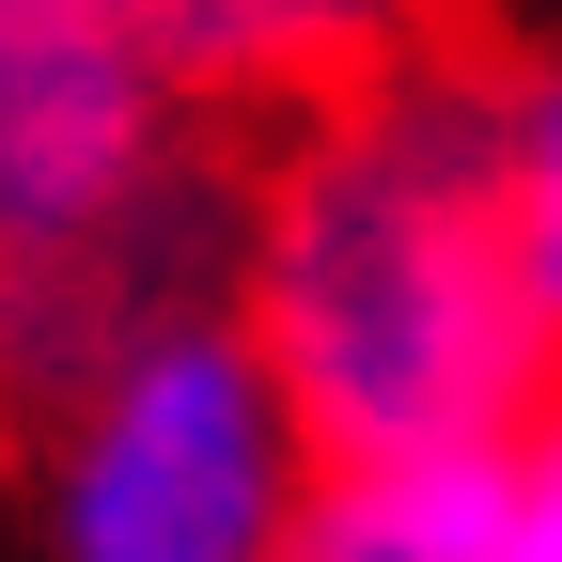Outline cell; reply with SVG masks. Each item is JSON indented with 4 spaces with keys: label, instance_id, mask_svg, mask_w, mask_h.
<instances>
[{
    "label": "cell",
    "instance_id": "1",
    "mask_svg": "<svg viewBox=\"0 0 562 562\" xmlns=\"http://www.w3.org/2000/svg\"><path fill=\"white\" fill-rule=\"evenodd\" d=\"M235 328L328 469H484L562 391V328L531 313L501 235L484 47H422L391 79L266 125L235 172Z\"/></svg>",
    "mask_w": 562,
    "mask_h": 562
},
{
    "label": "cell",
    "instance_id": "2",
    "mask_svg": "<svg viewBox=\"0 0 562 562\" xmlns=\"http://www.w3.org/2000/svg\"><path fill=\"white\" fill-rule=\"evenodd\" d=\"M313 484L328 453L281 406L235 297H157L32 391V547L47 562H281Z\"/></svg>",
    "mask_w": 562,
    "mask_h": 562
},
{
    "label": "cell",
    "instance_id": "3",
    "mask_svg": "<svg viewBox=\"0 0 562 562\" xmlns=\"http://www.w3.org/2000/svg\"><path fill=\"white\" fill-rule=\"evenodd\" d=\"M188 125H297L391 63L453 47V0H110Z\"/></svg>",
    "mask_w": 562,
    "mask_h": 562
},
{
    "label": "cell",
    "instance_id": "4",
    "mask_svg": "<svg viewBox=\"0 0 562 562\" xmlns=\"http://www.w3.org/2000/svg\"><path fill=\"white\" fill-rule=\"evenodd\" d=\"M484 140H501V235L531 313L562 328V32L531 47H484Z\"/></svg>",
    "mask_w": 562,
    "mask_h": 562
},
{
    "label": "cell",
    "instance_id": "5",
    "mask_svg": "<svg viewBox=\"0 0 562 562\" xmlns=\"http://www.w3.org/2000/svg\"><path fill=\"white\" fill-rule=\"evenodd\" d=\"M281 562H484V469H328Z\"/></svg>",
    "mask_w": 562,
    "mask_h": 562
},
{
    "label": "cell",
    "instance_id": "6",
    "mask_svg": "<svg viewBox=\"0 0 562 562\" xmlns=\"http://www.w3.org/2000/svg\"><path fill=\"white\" fill-rule=\"evenodd\" d=\"M484 562H562V391L484 453Z\"/></svg>",
    "mask_w": 562,
    "mask_h": 562
},
{
    "label": "cell",
    "instance_id": "7",
    "mask_svg": "<svg viewBox=\"0 0 562 562\" xmlns=\"http://www.w3.org/2000/svg\"><path fill=\"white\" fill-rule=\"evenodd\" d=\"M16 422H32V406H16V360H0V453H16Z\"/></svg>",
    "mask_w": 562,
    "mask_h": 562
}]
</instances>
